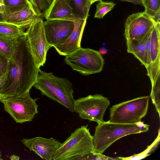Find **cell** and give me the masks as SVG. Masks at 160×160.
Instances as JSON below:
<instances>
[{
	"instance_id": "30bf717a",
	"label": "cell",
	"mask_w": 160,
	"mask_h": 160,
	"mask_svg": "<svg viewBox=\"0 0 160 160\" xmlns=\"http://www.w3.org/2000/svg\"><path fill=\"white\" fill-rule=\"evenodd\" d=\"M155 22L144 12L129 15L125 24L124 35L126 41L139 42L142 40Z\"/></svg>"
},
{
	"instance_id": "52a82bcc",
	"label": "cell",
	"mask_w": 160,
	"mask_h": 160,
	"mask_svg": "<svg viewBox=\"0 0 160 160\" xmlns=\"http://www.w3.org/2000/svg\"><path fill=\"white\" fill-rule=\"evenodd\" d=\"M38 99L31 98L28 92L23 96L5 98L1 102L3 104L4 110L14 121L22 123L32 121L38 113Z\"/></svg>"
},
{
	"instance_id": "3957f363",
	"label": "cell",
	"mask_w": 160,
	"mask_h": 160,
	"mask_svg": "<svg viewBox=\"0 0 160 160\" xmlns=\"http://www.w3.org/2000/svg\"><path fill=\"white\" fill-rule=\"evenodd\" d=\"M72 84L68 79L55 76L52 72H47L40 70L33 87L45 96L74 112L75 100Z\"/></svg>"
},
{
	"instance_id": "8992f818",
	"label": "cell",
	"mask_w": 160,
	"mask_h": 160,
	"mask_svg": "<svg viewBox=\"0 0 160 160\" xmlns=\"http://www.w3.org/2000/svg\"><path fill=\"white\" fill-rule=\"evenodd\" d=\"M65 56L64 61L74 70L84 76L100 72L104 59L98 51L81 47Z\"/></svg>"
},
{
	"instance_id": "83f0119b",
	"label": "cell",
	"mask_w": 160,
	"mask_h": 160,
	"mask_svg": "<svg viewBox=\"0 0 160 160\" xmlns=\"http://www.w3.org/2000/svg\"><path fill=\"white\" fill-rule=\"evenodd\" d=\"M4 7H16L25 5L29 2V0H3Z\"/></svg>"
},
{
	"instance_id": "9a60e30c",
	"label": "cell",
	"mask_w": 160,
	"mask_h": 160,
	"mask_svg": "<svg viewBox=\"0 0 160 160\" xmlns=\"http://www.w3.org/2000/svg\"><path fill=\"white\" fill-rule=\"evenodd\" d=\"M46 20L60 19L73 21L75 17L69 0H52L43 15Z\"/></svg>"
},
{
	"instance_id": "ba28073f",
	"label": "cell",
	"mask_w": 160,
	"mask_h": 160,
	"mask_svg": "<svg viewBox=\"0 0 160 160\" xmlns=\"http://www.w3.org/2000/svg\"><path fill=\"white\" fill-rule=\"evenodd\" d=\"M43 17L40 16L34 19L25 32L29 46L40 67L45 63L47 52L51 48L46 38Z\"/></svg>"
},
{
	"instance_id": "836d02e7",
	"label": "cell",
	"mask_w": 160,
	"mask_h": 160,
	"mask_svg": "<svg viewBox=\"0 0 160 160\" xmlns=\"http://www.w3.org/2000/svg\"><path fill=\"white\" fill-rule=\"evenodd\" d=\"M10 158L11 160H19L20 159V157L13 154L10 156Z\"/></svg>"
},
{
	"instance_id": "f1b7e54d",
	"label": "cell",
	"mask_w": 160,
	"mask_h": 160,
	"mask_svg": "<svg viewBox=\"0 0 160 160\" xmlns=\"http://www.w3.org/2000/svg\"><path fill=\"white\" fill-rule=\"evenodd\" d=\"M9 58L0 53V72L7 73Z\"/></svg>"
},
{
	"instance_id": "d6a6232c",
	"label": "cell",
	"mask_w": 160,
	"mask_h": 160,
	"mask_svg": "<svg viewBox=\"0 0 160 160\" xmlns=\"http://www.w3.org/2000/svg\"><path fill=\"white\" fill-rule=\"evenodd\" d=\"M98 51L101 55H104L106 54L108 52V50L106 48L102 47L100 48Z\"/></svg>"
},
{
	"instance_id": "f546056e",
	"label": "cell",
	"mask_w": 160,
	"mask_h": 160,
	"mask_svg": "<svg viewBox=\"0 0 160 160\" xmlns=\"http://www.w3.org/2000/svg\"><path fill=\"white\" fill-rule=\"evenodd\" d=\"M7 76L6 73L0 72V102L2 100L1 93L3 88Z\"/></svg>"
},
{
	"instance_id": "9c48e42d",
	"label": "cell",
	"mask_w": 160,
	"mask_h": 160,
	"mask_svg": "<svg viewBox=\"0 0 160 160\" xmlns=\"http://www.w3.org/2000/svg\"><path fill=\"white\" fill-rule=\"evenodd\" d=\"M110 104L108 99L102 95H90L75 100L73 109L82 119L98 124L104 121L103 116Z\"/></svg>"
},
{
	"instance_id": "d590c367",
	"label": "cell",
	"mask_w": 160,
	"mask_h": 160,
	"mask_svg": "<svg viewBox=\"0 0 160 160\" xmlns=\"http://www.w3.org/2000/svg\"><path fill=\"white\" fill-rule=\"evenodd\" d=\"M91 2V3L92 4L93 3L95 2L98 1H99L100 0H89Z\"/></svg>"
},
{
	"instance_id": "6da1fadb",
	"label": "cell",
	"mask_w": 160,
	"mask_h": 160,
	"mask_svg": "<svg viewBox=\"0 0 160 160\" xmlns=\"http://www.w3.org/2000/svg\"><path fill=\"white\" fill-rule=\"evenodd\" d=\"M40 70L29 46L25 33L18 38L9 58L7 78L1 93L2 100L23 96L29 92L36 82Z\"/></svg>"
},
{
	"instance_id": "44dd1931",
	"label": "cell",
	"mask_w": 160,
	"mask_h": 160,
	"mask_svg": "<svg viewBox=\"0 0 160 160\" xmlns=\"http://www.w3.org/2000/svg\"><path fill=\"white\" fill-rule=\"evenodd\" d=\"M144 12L156 22L160 23V0H142Z\"/></svg>"
},
{
	"instance_id": "8d00e7d4",
	"label": "cell",
	"mask_w": 160,
	"mask_h": 160,
	"mask_svg": "<svg viewBox=\"0 0 160 160\" xmlns=\"http://www.w3.org/2000/svg\"><path fill=\"white\" fill-rule=\"evenodd\" d=\"M1 152L0 151V160H2V159L1 158Z\"/></svg>"
},
{
	"instance_id": "2e32d148",
	"label": "cell",
	"mask_w": 160,
	"mask_h": 160,
	"mask_svg": "<svg viewBox=\"0 0 160 160\" xmlns=\"http://www.w3.org/2000/svg\"><path fill=\"white\" fill-rule=\"evenodd\" d=\"M160 23L155 22L145 38L148 53L147 67L160 58Z\"/></svg>"
},
{
	"instance_id": "8fae6325",
	"label": "cell",
	"mask_w": 160,
	"mask_h": 160,
	"mask_svg": "<svg viewBox=\"0 0 160 160\" xmlns=\"http://www.w3.org/2000/svg\"><path fill=\"white\" fill-rule=\"evenodd\" d=\"M44 27L47 41L51 47L59 45L70 36L74 27L73 21L65 19L46 20Z\"/></svg>"
},
{
	"instance_id": "e0dca14e",
	"label": "cell",
	"mask_w": 160,
	"mask_h": 160,
	"mask_svg": "<svg viewBox=\"0 0 160 160\" xmlns=\"http://www.w3.org/2000/svg\"><path fill=\"white\" fill-rule=\"evenodd\" d=\"M126 42L127 52L132 54L146 68L148 53L145 38L139 42L126 41Z\"/></svg>"
},
{
	"instance_id": "ffe728a7",
	"label": "cell",
	"mask_w": 160,
	"mask_h": 160,
	"mask_svg": "<svg viewBox=\"0 0 160 160\" xmlns=\"http://www.w3.org/2000/svg\"><path fill=\"white\" fill-rule=\"evenodd\" d=\"M21 37L13 38L0 34V53L9 58L14 51L18 38Z\"/></svg>"
},
{
	"instance_id": "603a6c76",
	"label": "cell",
	"mask_w": 160,
	"mask_h": 160,
	"mask_svg": "<svg viewBox=\"0 0 160 160\" xmlns=\"http://www.w3.org/2000/svg\"><path fill=\"white\" fill-rule=\"evenodd\" d=\"M160 58L146 68L152 86L160 80Z\"/></svg>"
},
{
	"instance_id": "277c9868",
	"label": "cell",
	"mask_w": 160,
	"mask_h": 160,
	"mask_svg": "<svg viewBox=\"0 0 160 160\" xmlns=\"http://www.w3.org/2000/svg\"><path fill=\"white\" fill-rule=\"evenodd\" d=\"M88 125L77 128L61 143L54 153V160H76L93 152V137Z\"/></svg>"
},
{
	"instance_id": "7a4b0ae2",
	"label": "cell",
	"mask_w": 160,
	"mask_h": 160,
	"mask_svg": "<svg viewBox=\"0 0 160 160\" xmlns=\"http://www.w3.org/2000/svg\"><path fill=\"white\" fill-rule=\"evenodd\" d=\"M150 125L140 121L133 124L108 122L98 124L93 137V152L102 154L115 142L125 136L145 132Z\"/></svg>"
},
{
	"instance_id": "7c38bea8",
	"label": "cell",
	"mask_w": 160,
	"mask_h": 160,
	"mask_svg": "<svg viewBox=\"0 0 160 160\" xmlns=\"http://www.w3.org/2000/svg\"><path fill=\"white\" fill-rule=\"evenodd\" d=\"M21 142L30 151L46 160L53 159L54 153L61 143L53 138H45L41 137L23 138Z\"/></svg>"
},
{
	"instance_id": "ac0fdd59",
	"label": "cell",
	"mask_w": 160,
	"mask_h": 160,
	"mask_svg": "<svg viewBox=\"0 0 160 160\" xmlns=\"http://www.w3.org/2000/svg\"><path fill=\"white\" fill-rule=\"evenodd\" d=\"M73 14L77 19H87L92 4L89 0H69Z\"/></svg>"
},
{
	"instance_id": "484cf974",
	"label": "cell",
	"mask_w": 160,
	"mask_h": 160,
	"mask_svg": "<svg viewBox=\"0 0 160 160\" xmlns=\"http://www.w3.org/2000/svg\"><path fill=\"white\" fill-rule=\"evenodd\" d=\"M152 103L155 106L156 110L160 117V80L152 86L150 95Z\"/></svg>"
},
{
	"instance_id": "7402d4cb",
	"label": "cell",
	"mask_w": 160,
	"mask_h": 160,
	"mask_svg": "<svg viewBox=\"0 0 160 160\" xmlns=\"http://www.w3.org/2000/svg\"><path fill=\"white\" fill-rule=\"evenodd\" d=\"M160 138V129L158 131L157 137L152 143L148 148L143 152L137 154H135L128 157H119L121 160H138L145 158L150 155L158 147Z\"/></svg>"
},
{
	"instance_id": "4316f807",
	"label": "cell",
	"mask_w": 160,
	"mask_h": 160,
	"mask_svg": "<svg viewBox=\"0 0 160 160\" xmlns=\"http://www.w3.org/2000/svg\"><path fill=\"white\" fill-rule=\"evenodd\" d=\"M120 160L118 158H114L107 156L102 154L94 153L93 152L86 154L78 157L76 160Z\"/></svg>"
},
{
	"instance_id": "4dcf8cb0",
	"label": "cell",
	"mask_w": 160,
	"mask_h": 160,
	"mask_svg": "<svg viewBox=\"0 0 160 160\" xmlns=\"http://www.w3.org/2000/svg\"><path fill=\"white\" fill-rule=\"evenodd\" d=\"M132 3L134 4L140 5L143 6L142 0H120Z\"/></svg>"
},
{
	"instance_id": "5b68a950",
	"label": "cell",
	"mask_w": 160,
	"mask_h": 160,
	"mask_svg": "<svg viewBox=\"0 0 160 160\" xmlns=\"http://www.w3.org/2000/svg\"><path fill=\"white\" fill-rule=\"evenodd\" d=\"M149 97H138L112 106L110 108L109 122L133 124L141 121L148 112Z\"/></svg>"
},
{
	"instance_id": "d4e9b609",
	"label": "cell",
	"mask_w": 160,
	"mask_h": 160,
	"mask_svg": "<svg viewBox=\"0 0 160 160\" xmlns=\"http://www.w3.org/2000/svg\"><path fill=\"white\" fill-rule=\"evenodd\" d=\"M52 0H29L33 9L39 16H42Z\"/></svg>"
},
{
	"instance_id": "cb8c5ba5",
	"label": "cell",
	"mask_w": 160,
	"mask_h": 160,
	"mask_svg": "<svg viewBox=\"0 0 160 160\" xmlns=\"http://www.w3.org/2000/svg\"><path fill=\"white\" fill-rule=\"evenodd\" d=\"M96 5V9L94 18L102 19L114 7L115 3L112 2H103L99 1Z\"/></svg>"
},
{
	"instance_id": "1f68e13d",
	"label": "cell",
	"mask_w": 160,
	"mask_h": 160,
	"mask_svg": "<svg viewBox=\"0 0 160 160\" xmlns=\"http://www.w3.org/2000/svg\"><path fill=\"white\" fill-rule=\"evenodd\" d=\"M4 12V6L3 0H0V13L3 14Z\"/></svg>"
},
{
	"instance_id": "d6986e66",
	"label": "cell",
	"mask_w": 160,
	"mask_h": 160,
	"mask_svg": "<svg viewBox=\"0 0 160 160\" xmlns=\"http://www.w3.org/2000/svg\"><path fill=\"white\" fill-rule=\"evenodd\" d=\"M25 29L13 24L0 22V34L9 37L19 38L25 34Z\"/></svg>"
},
{
	"instance_id": "4fadbf2b",
	"label": "cell",
	"mask_w": 160,
	"mask_h": 160,
	"mask_svg": "<svg viewBox=\"0 0 160 160\" xmlns=\"http://www.w3.org/2000/svg\"><path fill=\"white\" fill-rule=\"evenodd\" d=\"M3 15L5 22L20 26L25 29L34 19L40 16L36 13L30 2L18 7H4Z\"/></svg>"
},
{
	"instance_id": "e575fe53",
	"label": "cell",
	"mask_w": 160,
	"mask_h": 160,
	"mask_svg": "<svg viewBox=\"0 0 160 160\" xmlns=\"http://www.w3.org/2000/svg\"><path fill=\"white\" fill-rule=\"evenodd\" d=\"M0 22H5L3 14L0 13Z\"/></svg>"
},
{
	"instance_id": "5bb4252c",
	"label": "cell",
	"mask_w": 160,
	"mask_h": 160,
	"mask_svg": "<svg viewBox=\"0 0 160 160\" xmlns=\"http://www.w3.org/2000/svg\"><path fill=\"white\" fill-rule=\"evenodd\" d=\"M86 21L78 19L73 21L74 27L70 36L63 43L54 47L60 55L66 56L81 47V40Z\"/></svg>"
}]
</instances>
